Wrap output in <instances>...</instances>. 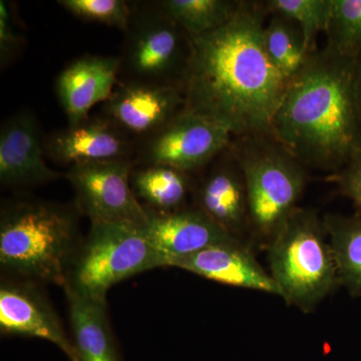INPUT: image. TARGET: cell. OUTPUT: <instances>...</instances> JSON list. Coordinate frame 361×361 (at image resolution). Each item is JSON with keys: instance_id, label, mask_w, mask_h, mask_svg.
Returning a JSON list of instances; mask_svg holds the SVG:
<instances>
[{"instance_id": "obj_1", "label": "cell", "mask_w": 361, "mask_h": 361, "mask_svg": "<svg viewBox=\"0 0 361 361\" xmlns=\"http://www.w3.org/2000/svg\"><path fill=\"white\" fill-rule=\"evenodd\" d=\"M267 13L265 2L242 1L224 25L191 39L180 80L184 110L235 137L268 135L288 84L266 52Z\"/></svg>"}, {"instance_id": "obj_2", "label": "cell", "mask_w": 361, "mask_h": 361, "mask_svg": "<svg viewBox=\"0 0 361 361\" xmlns=\"http://www.w3.org/2000/svg\"><path fill=\"white\" fill-rule=\"evenodd\" d=\"M358 61L317 49L287 84L268 135L306 168L338 172L361 146Z\"/></svg>"}, {"instance_id": "obj_3", "label": "cell", "mask_w": 361, "mask_h": 361, "mask_svg": "<svg viewBox=\"0 0 361 361\" xmlns=\"http://www.w3.org/2000/svg\"><path fill=\"white\" fill-rule=\"evenodd\" d=\"M80 242L78 214L49 202L18 199L0 215V266L6 277L65 288Z\"/></svg>"}, {"instance_id": "obj_4", "label": "cell", "mask_w": 361, "mask_h": 361, "mask_svg": "<svg viewBox=\"0 0 361 361\" xmlns=\"http://www.w3.org/2000/svg\"><path fill=\"white\" fill-rule=\"evenodd\" d=\"M230 151L245 179L249 233L267 246L299 208L307 168L269 135L235 137Z\"/></svg>"}, {"instance_id": "obj_5", "label": "cell", "mask_w": 361, "mask_h": 361, "mask_svg": "<svg viewBox=\"0 0 361 361\" xmlns=\"http://www.w3.org/2000/svg\"><path fill=\"white\" fill-rule=\"evenodd\" d=\"M270 275L280 297L310 313L341 285L323 218L300 208L268 243Z\"/></svg>"}, {"instance_id": "obj_6", "label": "cell", "mask_w": 361, "mask_h": 361, "mask_svg": "<svg viewBox=\"0 0 361 361\" xmlns=\"http://www.w3.org/2000/svg\"><path fill=\"white\" fill-rule=\"evenodd\" d=\"M73 257L65 289L106 300L114 285L140 273L165 267L142 226L90 223Z\"/></svg>"}, {"instance_id": "obj_7", "label": "cell", "mask_w": 361, "mask_h": 361, "mask_svg": "<svg viewBox=\"0 0 361 361\" xmlns=\"http://www.w3.org/2000/svg\"><path fill=\"white\" fill-rule=\"evenodd\" d=\"M121 71L126 80L180 85L191 39L163 9L135 6L128 27Z\"/></svg>"}, {"instance_id": "obj_8", "label": "cell", "mask_w": 361, "mask_h": 361, "mask_svg": "<svg viewBox=\"0 0 361 361\" xmlns=\"http://www.w3.org/2000/svg\"><path fill=\"white\" fill-rule=\"evenodd\" d=\"M130 160L71 166L66 173L75 194V208L90 223L144 226L149 211L135 196Z\"/></svg>"}, {"instance_id": "obj_9", "label": "cell", "mask_w": 361, "mask_h": 361, "mask_svg": "<svg viewBox=\"0 0 361 361\" xmlns=\"http://www.w3.org/2000/svg\"><path fill=\"white\" fill-rule=\"evenodd\" d=\"M232 137L217 123L183 110L148 137L142 158L148 165L168 166L189 174L229 149Z\"/></svg>"}, {"instance_id": "obj_10", "label": "cell", "mask_w": 361, "mask_h": 361, "mask_svg": "<svg viewBox=\"0 0 361 361\" xmlns=\"http://www.w3.org/2000/svg\"><path fill=\"white\" fill-rule=\"evenodd\" d=\"M180 85L122 80L104 104V118L133 137H149L184 110Z\"/></svg>"}, {"instance_id": "obj_11", "label": "cell", "mask_w": 361, "mask_h": 361, "mask_svg": "<svg viewBox=\"0 0 361 361\" xmlns=\"http://www.w3.org/2000/svg\"><path fill=\"white\" fill-rule=\"evenodd\" d=\"M0 331L56 344L70 361H80L73 339L39 283L6 277L0 284Z\"/></svg>"}, {"instance_id": "obj_12", "label": "cell", "mask_w": 361, "mask_h": 361, "mask_svg": "<svg viewBox=\"0 0 361 361\" xmlns=\"http://www.w3.org/2000/svg\"><path fill=\"white\" fill-rule=\"evenodd\" d=\"M44 141L37 116L21 111L7 118L0 130V183L8 188L45 184L65 177L47 165Z\"/></svg>"}, {"instance_id": "obj_13", "label": "cell", "mask_w": 361, "mask_h": 361, "mask_svg": "<svg viewBox=\"0 0 361 361\" xmlns=\"http://www.w3.org/2000/svg\"><path fill=\"white\" fill-rule=\"evenodd\" d=\"M142 228L165 267H172L176 261L209 247L238 239L216 225L196 207L163 214L149 211V219Z\"/></svg>"}, {"instance_id": "obj_14", "label": "cell", "mask_w": 361, "mask_h": 361, "mask_svg": "<svg viewBox=\"0 0 361 361\" xmlns=\"http://www.w3.org/2000/svg\"><path fill=\"white\" fill-rule=\"evenodd\" d=\"M121 73V58L84 56L75 59L56 78V90L68 127L90 118L96 104L113 94Z\"/></svg>"}, {"instance_id": "obj_15", "label": "cell", "mask_w": 361, "mask_h": 361, "mask_svg": "<svg viewBox=\"0 0 361 361\" xmlns=\"http://www.w3.org/2000/svg\"><path fill=\"white\" fill-rule=\"evenodd\" d=\"M195 199L196 208L232 236L243 240L249 232L245 179L230 148L209 171Z\"/></svg>"}, {"instance_id": "obj_16", "label": "cell", "mask_w": 361, "mask_h": 361, "mask_svg": "<svg viewBox=\"0 0 361 361\" xmlns=\"http://www.w3.org/2000/svg\"><path fill=\"white\" fill-rule=\"evenodd\" d=\"M172 267L217 283L280 296L270 273L259 264L243 240L235 239L209 247L190 257L176 261Z\"/></svg>"}, {"instance_id": "obj_17", "label": "cell", "mask_w": 361, "mask_h": 361, "mask_svg": "<svg viewBox=\"0 0 361 361\" xmlns=\"http://www.w3.org/2000/svg\"><path fill=\"white\" fill-rule=\"evenodd\" d=\"M45 154L56 163L71 166L130 160V137L108 118H89L75 127L54 133L44 142Z\"/></svg>"}, {"instance_id": "obj_18", "label": "cell", "mask_w": 361, "mask_h": 361, "mask_svg": "<svg viewBox=\"0 0 361 361\" xmlns=\"http://www.w3.org/2000/svg\"><path fill=\"white\" fill-rule=\"evenodd\" d=\"M73 342L80 361H118L106 300L65 289Z\"/></svg>"}, {"instance_id": "obj_19", "label": "cell", "mask_w": 361, "mask_h": 361, "mask_svg": "<svg viewBox=\"0 0 361 361\" xmlns=\"http://www.w3.org/2000/svg\"><path fill=\"white\" fill-rule=\"evenodd\" d=\"M133 190L142 205L154 213L182 209L190 190L188 173L161 165H148L133 171Z\"/></svg>"}, {"instance_id": "obj_20", "label": "cell", "mask_w": 361, "mask_h": 361, "mask_svg": "<svg viewBox=\"0 0 361 361\" xmlns=\"http://www.w3.org/2000/svg\"><path fill=\"white\" fill-rule=\"evenodd\" d=\"M341 285L361 296V218L327 214L323 217Z\"/></svg>"}, {"instance_id": "obj_21", "label": "cell", "mask_w": 361, "mask_h": 361, "mask_svg": "<svg viewBox=\"0 0 361 361\" xmlns=\"http://www.w3.org/2000/svg\"><path fill=\"white\" fill-rule=\"evenodd\" d=\"M242 1L232 0H164L159 6L190 39L217 30L231 20Z\"/></svg>"}, {"instance_id": "obj_22", "label": "cell", "mask_w": 361, "mask_h": 361, "mask_svg": "<svg viewBox=\"0 0 361 361\" xmlns=\"http://www.w3.org/2000/svg\"><path fill=\"white\" fill-rule=\"evenodd\" d=\"M263 37L270 61L289 82L311 54L306 49L300 27L290 18L272 13L269 21L265 23Z\"/></svg>"}, {"instance_id": "obj_23", "label": "cell", "mask_w": 361, "mask_h": 361, "mask_svg": "<svg viewBox=\"0 0 361 361\" xmlns=\"http://www.w3.org/2000/svg\"><path fill=\"white\" fill-rule=\"evenodd\" d=\"M327 49L349 59L361 58V0H332Z\"/></svg>"}, {"instance_id": "obj_24", "label": "cell", "mask_w": 361, "mask_h": 361, "mask_svg": "<svg viewBox=\"0 0 361 361\" xmlns=\"http://www.w3.org/2000/svg\"><path fill=\"white\" fill-rule=\"evenodd\" d=\"M268 13L281 14L295 21L302 32L310 54L317 47L318 35L329 27L332 0H268Z\"/></svg>"}, {"instance_id": "obj_25", "label": "cell", "mask_w": 361, "mask_h": 361, "mask_svg": "<svg viewBox=\"0 0 361 361\" xmlns=\"http://www.w3.org/2000/svg\"><path fill=\"white\" fill-rule=\"evenodd\" d=\"M59 6L84 21L127 32L134 6L123 0H61Z\"/></svg>"}, {"instance_id": "obj_26", "label": "cell", "mask_w": 361, "mask_h": 361, "mask_svg": "<svg viewBox=\"0 0 361 361\" xmlns=\"http://www.w3.org/2000/svg\"><path fill=\"white\" fill-rule=\"evenodd\" d=\"M336 182L341 193L350 199L361 210V146L336 172Z\"/></svg>"}, {"instance_id": "obj_27", "label": "cell", "mask_w": 361, "mask_h": 361, "mask_svg": "<svg viewBox=\"0 0 361 361\" xmlns=\"http://www.w3.org/2000/svg\"><path fill=\"white\" fill-rule=\"evenodd\" d=\"M20 47V37L14 27L13 9L6 1H0V52L6 61Z\"/></svg>"}, {"instance_id": "obj_28", "label": "cell", "mask_w": 361, "mask_h": 361, "mask_svg": "<svg viewBox=\"0 0 361 361\" xmlns=\"http://www.w3.org/2000/svg\"><path fill=\"white\" fill-rule=\"evenodd\" d=\"M357 102L361 116V58L360 59V61H358L357 70Z\"/></svg>"}]
</instances>
